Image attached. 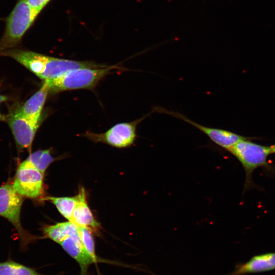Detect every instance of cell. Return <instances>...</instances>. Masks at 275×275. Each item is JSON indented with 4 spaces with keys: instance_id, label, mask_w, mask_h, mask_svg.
<instances>
[{
    "instance_id": "obj_19",
    "label": "cell",
    "mask_w": 275,
    "mask_h": 275,
    "mask_svg": "<svg viewBox=\"0 0 275 275\" xmlns=\"http://www.w3.org/2000/svg\"><path fill=\"white\" fill-rule=\"evenodd\" d=\"M8 99V97L7 96L0 94V104L7 101Z\"/></svg>"
},
{
    "instance_id": "obj_3",
    "label": "cell",
    "mask_w": 275,
    "mask_h": 275,
    "mask_svg": "<svg viewBox=\"0 0 275 275\" xmlns=\"http://www.w3.org/2000/svg\"><path fill=\"white\" fill-rule=\"evenodd\" d=\"M120 69L117 66H106L100 68H81L70 71L62 76L46 80L50 93L77 89H91L113 70Z\"/></svg>"
},
{
    "instance_id": "obj_7",
    "label": "cell",
    "mask_w": 275,
    "mask_h": 275,
    "mask_svg": "<svg viewBox=\"0 0 275 275\" xmlns=\"http://www.w3.org/2000/svg\"><path fill=\"white\" fill-rule=\"evenodd\" d=\"M44 175L26 159L18 164L12 185L22 197L36 199L43 194Z\"/></svg>"
},
{
    "instance_id": "obj_15",
    "label": "cell",
    "mask_w": 275,
    "mask_h": 275,
    "mask_svg": "<svg viewBox=\"0 0 275 275\" xmlns=\"http://www.w3.org/2000/svg\"><path fill=\"white\" fill-rule=\"evenodd\" d=\"M0 275H45L37 271L34 268L13 260L10 257L3 262H0Z\"/></svg>"
},
{
    "instance_id": "obj_10",
    "label": "cell",
    "mask_w": 275,
    "mask_h": 275,
    "mask_svg": "<svg viewBox=\"0 0 275 275\" xmlns=\"http://www.w3.org/2000/svg\"><path fill=\"white\" fill-rule=\"evenodd\" d=\"M275 269V253H267L253 256L247 262L236 265L235 270L227 275H244Z\"/></svg>"
},
{
    "instance_id": "obj_6",
    "label": "cell",
    "mask_w": 275,
    "mask_h": 275,
    "mask_svg": "<svg viewBox=\"0 0 275 275\" xmlns=\"http://www.w3.org/2000/svg\"><path fill=\"white\" fill-rule=\"evenodd\" d=\"M150 114L133 121L117 123L102 133L86 132L82 136L95 143H106L119 148L128 147L137 138L138 125Z\"/></svg>"
},
{
    "instance_id": "obj_11",
    "label": "cell",
    "mask_w": 275,
    "mask_h": 275,
    "mask_svg": "<svg viewBox=\"0 0 275 275\" xmlns=\"http://www.w3.org/2000/svg\"><path fill=\"white\" fill-rule=\"evenodd\" d=\"M49 93V86L45 80L37 91L22 105H19L22 114L33 121L41 122L42 111Z\"/></svg>"
},
{
    "instance_id": "obj_14",
    "label": "cell",
    "mask_w": 275,
    "mask_h": 275,
    "mask_svg": "<svg viewBox=\"0 0 275 275\" xmlns=\"http://www.w3.org/2000/svg\"><path fill=\"white\" fill-rule=\"evenodd\" d=\"M44 200L53 204L63 217L72 222L73 211L78 201L77 195L74 197L46 196Z\"/></svg>"
},
{
    "instance_id": "obj_2",
    "label": "cell",
    "mask_w": 275,
    "mask_h": 275,
    "mask_svg": "<svg viewBox=\"0 0 275 275\" xmlns=\"http://www.w3.org/2000/svg\"><path fill=\"white\" fill-rule=\"evenodd\" d=\"M37 17L27 0H17L11 12L4 19L5 28L0 38V52L17 48Z\"/></svg>"
},
{
    "instance_id": "obj_1",
    "label": "cell",
    "mask_w": 275,
    "mask_h": 275,
    "mask_svg": "<svg viewBox=\"0 0 275 275\" xmlns=\"http://www.w3.org/2000/svg\"><path fill=\"white\" fill-rule=\"evenodd\" d=\"M4 56L13 58L44 81L58 78L78 68L107 66L91 61L59 58L18 48L6 51Z\"/></svg>"
},
{
    "instance_id": "obj_4",
    "label": "cell",
    "mask_w": 275,
    "mask_h": 275,
    "mask_svg": "<svg viewBox=\"0 0 275 275\" xmlns=\"http://www.w3.org/2000/svg\"><path fill=\"white\" fill-rule=\"evenodd\" d=\"M227 151L238 160L245 170V192L254 186L252 179L253 171L259 167L267 166V158L271 154L270 146L254 143L248 138L238 142Z\"/></svg>"
},
{
    "instance_id": "obj_20",
    "label": "cell",
    "mask_w": 275,
    "mask_h": 275,
    "mask_svg": "<svg viewBox=\"0 0 275 275\" xmlns=\"http://www.w3.org/2000/svg\"><path fill=\"white\" fill-rule=\"evenodd\" d=\"M271 154L275 153V144L270 146Z\"/></svg>"
},
{
    "instance_id": "obj_12",
    "label": "cell",
    "mask_w": 275,
    "mask_h": 275,
    "mask_svg": "<svg viewBox=\"0 0 275 275\" xmlns=\"http://www.w3.org/2000/svg\"><path fill=\"white\" fill-rule=\"evenodd\" d=\"M78 201L73 213L72 222L79 227H84L93 233L99 232L100 224L95 219L86 200L85 190L80 189L77 195Z\"/></svg>"
},
{
    "instance_id": "obj_13",
    "label": "cell",
    "mask_w": 275,
    "mask_h": 275,
    "mask_svg": "<svg viewBox=\"0 0 275 275\" xmlns=\"http://www.w3.org/2000/svg\"><path fill=\"white\" fill-rule=\"evenodd\" d=\"M78 231V226L70 221L58 223L43 228L44 237L59 244L65 238Z\"/></svg>"
},
{
    "instance_id": "obj_9",
    "label": "cell",
    "mask_w": 275,
    "mask_h": 275,
    "mask_svg": "<svg viewBox=\"0 0 275 275\" xmlns=\"http://www.w3.org/2000/svg\"><path fill=\"white\" fill-rule=\"evenodd\" d=\"M151 112L168 115L191 124L207 135L216 145L226 150L240 140L248 138L228 130L203 126L178 112L168 110L159 106H153Z\"/></svg>"
},
{
    "instance_id": "obj_16",
    "label": "cell",
    "mask_w": 275,
    "mask_h": 275,
    "mask_svg": "<svg viewBox=\"0 0 275 275\" xmlns=\"http://www.w3.org/2000/svg\"><path fill=\"white\" fill-rule=\"evenodd\" d=\"M51 152L50 149L38 150L31 153L26 159L44 174L49 165L56 160Z\"/></svg>"
},
{
    "instance_id": "obj_21",
    "label": "cell",
    "mask_w": 275,
    "mask_h": 275,
    "mask_svg": "<svg viewBox=\"0 0 275 275\" xmlns=\"http://www.w3.org/2000/svg\"><path fill=\"white\" fill-rule=\"evenodd\" d=\"M6 116L0 113V121H5Z\"/></svg>"
},
{
    "instance_id": "obj_18",
    "label": "cell",
    "mask_w": 275,
    "mask_h": 275,
    "mask_svg": "<svg viewBox=\"0 0 275 275\" xmlns=\"http://www.w3.org/2000/svg\"><path fill=\"white\" fill-rule=\"evenodd\" d=\"M51 0H27L32 10L38 16Z\"/></svg>"
},
{
    "instance_id": "obj_8",
    "label": "cell",
    "mask_w": 275,
    "mask_h": 275,
    "mask_svg": "<svg viewBox=\"0 0 275 275\" xmlns=\"http://www.w3.org/2000/svg\"><path fill=\"white\" fill-rule=\"evenodd\" d=\"M13 135L18 151L31 150L32 144L41 122L33 121L21 112L19 105L9 111L6 120Z\"/></svg>"
},
{
    "instance_id": "obj_5",
    "label": "cell",
    "mask_w": 275,
    "mask_h": 275,
    "mask_svg": "<svg viewBox=\"0 0 275 275\" xmlns=\"http://www.w3.org/2000/svg\"><path fill=\"white\" fill-rule=\"evenodd\" d=\"M23 198L15 191L11 183L7 182L0 186V216L8 220L16 230L22 250H25L30 243L37 238L27 232L21 225L20 214Z\"/></svg>"
},
{
    "instance_id": "obj_17",
    "label": "cell",
    "mask_w": 275,
    "mask_h": 275,
    "mask_svg": "<svg viewBox=\"0 0 275 275\" xmlns=\"http://www.w3.org/2000/svg\"><path fill=\"white\" fill-rule=\"evenodd\" d=\"M79 233L84 248L95 262H105L97 256L95 252L94 240L92 235V232L89 229L84 227H79Z\"/></svg>"
}]
</instances>
